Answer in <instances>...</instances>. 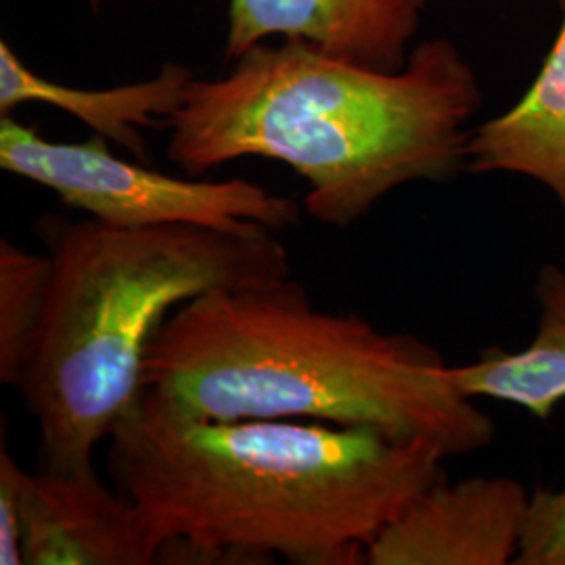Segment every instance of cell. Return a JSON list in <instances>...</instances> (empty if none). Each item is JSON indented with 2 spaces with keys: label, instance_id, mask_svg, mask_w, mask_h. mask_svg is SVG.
<instances>
[{
  "label": "cell",
  "instance_id": "obj_1",
  "mask_svg": "<svg viewBox=\"0 0 565 565\" xmlns=\"http://www.w3.org/2000/svg\"><path fill=\"white\" fill-rule=\"evenodd\" d=\"M107 473L141 507L160 564L364 565L445 455L369 427L212 422L145 390L107 438Z\"/></svg>",
  "mask_w": 565,
  "mask_h": 565
},
{
  "label": "cell",
  "instance_id": "obj_2",
  "mask_svg": "<svg viewBox=\"0 0 565 565\" xmlns=\"http://www.w3.org/2000/svg\"><path fill=\"white\" fill-rule=\"evenodd\" d=\"M480 105L473 67L446 39L417 44L398 72L264 42L221 78L189 82L166 153L193 177L245 158L285 163L308 184L306 212L348 228L404 184L465 170Z\"/></svg>",
  "mask_w": 565,
  "mask_h": 565
},
{
  "label": "cell",
  "instance_id": "obj_3",
  "mask_svg": "<svg viewBox=\"0 0 565 565\" xmlns=\"http://www.w3.org/2000/svg\"><path fill=\"white\" fill-rule=\"evenodd\" d=\"M417 335L317 308L294 277L214 289L179 306L145 359V390L212 419H306L436 446L492 445L497 425Z\"/></svg>",
  "mask_w": 565,
  "mask_h": 565
},
{
  "label": "cell",
  "instance_id": "obj_4",
  "mask_svg": "<svg viewBox=\"0 0 565 565\" xmlns=\"http://www.w3.org/2000/svg\"><path fill=\"white\" fill-rule=\"evenodd\" d=\"M36 228L51 282L18 392L39 425L49 471L95 467L97 446L141 398L149 343L179 306L291 277L289 252L270 228H118L90 216H44Z\"/></svg>",
  "mask_w": 565,
  "mask_h": 565
},
{
  "label": "cell",
  "instance_id": "obj_5",
  "mask_svg": "<svg viewBox=\"0 0 565 565\" xmlns=\"http://www.w3.org/2000/svg\"><path fill=\"white\" fill-rule=\"evenodd\" d=\"M0 168L118 228L189 224L226 233H277L302 221L300 203L263 184L170 177L147 162L121 160L99 135L84 142L49 141L13 114L0 116Z\"/></svg>",
  "mask_w": 565,
  "mask_h": 565
},
{
  "label": "cell",
  "instance_id": "obj_6",
  "mask_svg": "<svg viewBox=\"0 0 565 565\" xmlns=\"http://www.w3.org/2000/svg\"><path fill=\"white\" fill-rule=\"evenodd\" d=\"M530 497L509 476L443 478L385 525L364 565H515Z\"/></svg>",
  "mask_w": 565,
  "mask_h": 565
},
{
  "label": "cell",
  "instance_id": "obj_7",
  "mask_svg": "<svg viewBox=\"0 0 565 565\" xmlns=\"http://www.w3.org/2000/svg\"><path fill=\"white\" fill-rule=\"evenodd\" d=\"M23 565H153L160 543L141 507L109 488L95 467L30 473Z\"/></svg>",
  "mask_w": 565,
  "mask_h": 565
},
{
  "label": "cell",
  "instance_id": "obj_8",
  "mask_svg": "<svg viewBox=\"0 0 565 565\" xmlns=\"http://www.w3.org/2000/svg\"><path fill=\"white\" fill-rule=\"evenodd\" d=\"M427 0H226L224 61L270 42L302 41L371 70L398 72Z\"/></svg>",
  "mask_w": 565,
  "mask_h": 565
},
{
  "label": "cell",
  "instance_id": "obj_9",
  "mask_svg": "<svg viewBox=\"0 0 565 565\" xmlns=\"http://www.w3.org/2000/svg\"><path fill=\"white\" fill-rule=\"evenodd\" d=\"M193 78L191 67L166 63L156 76L145 81L81 88L44 78L21 60L11 42L0 41V116L13 114L21 105H49L81 120L93 135L118 145L139 162H149L142 130L166 128Z\"/></svg>",
  "mask_w": 565,
  "mask_h": 565
},
{
  "label": "cell",
  "instance_id": "obj_10",
  "mask_svg": "<svg viewBox=\"0 0 565 565\" xmlns=\"http://www.w3.org/2000/svg\"><path fill=\"white\" fill-rule=\"evenodd\" d=\"M562 28L524 97L469 132L467 168L543 184L565 214V0Z\"/></svg>",
  "mask_w": 565,
  "mask_h": 565
},
{
  "label": "cell",
  "instance_id": "obj_11",
  "mask_svg": "<svg viewBox=\"0 0 565 565\" xmlns=\"http://www.w3.org/2000/svg\"><path fill=\"white\" fill-rule=\"evenodd\" d=\"M539 324L524 350L490 348L473 363L452 366L465 396L499 401L548 422L565 401V268L546 263L534 282Z\"/></svg>",
  "mask_w": 565,
  "mask_h": 565
},
{
  "label": "cell",
  "instance_id": "obj_12",
  "mask_svg": "<svg viewBox=\"0 0 565 565\" xmlns=\"http://www.w3.org/2000/svg\"><path fill=\"white\" fill-rule=\"evenodd\" d=\"M51 282L49 252L0 242V382L18 390L32 361Z\"/></svg>",
  "mask_w": 565,
  "mask_h": 565
},
{
  "label": "cell",
  "instance_id": "obj_13",
  "mask_svg": "<svg viewBox=\"0 0 565 565\" xmlns=\"http://www.w3.org/2000/svg\"><path fill=\"white\" fill-rule=\"evenodd\" d=\"M515 565H565V488L532 492Z\"/></svg>",
  "mask_w": 565,
  "mask_h": 565
},
{
  "label": "cell",
  "instance_id": "obj_14",
  "mask_svg": "<svg viewBox=\"0 0 565 565\" xmlns=\"http://www.w3.org/2000/svg\"><path fill=\"white\" fill-rule=\"evenodd\" d=\"M30 473L21 467L7 440L0 443V565H23L21 527Z\"/></svg>",
  "mask_w": 565,
  "mask_h": 565
},
{
  "label": "cell",
  "instance_id": "obj_15",
  "mask_svg": "<svg viewBox=\"0 0 565 565\" xmlns=\"http://www.w3.org/2000/svg\"><path fill=\"white\" fill-rule=\"evenodd\" d=\"M90 11H102L103 7L107 4V0H82Z\"/></svg>",
  "mask_w": 565,
  "mask_h": 565
}]
</instances>
